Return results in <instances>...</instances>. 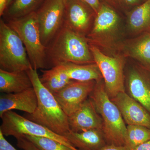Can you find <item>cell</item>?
<instances>
[{
    "mask_svg": "<svg viewBox=\"0 0 150 150\" xmlns=\"http://www.w3.org/2000/svg\"><path fill=\"white\" fill-rule=\"evenodd\" d=\"M70 130L82 132L92 130H102L103 121L92 101L87 98L76 110L68 116Z\"/></svg>",
    "mask_w": 150,
    "mask_h": 150,
    "instance_id": "14",
    "label": "cell"
},
{
    "mask_svg": "<svg viewBox=\"0 0 150 150\" xmlns=\"http://www.w3.org/2000/svg\"><path fill=\"white\" fill-rule=\"evenodd\" d=\"M95 63L98 67L104 79L105 88L110 99L125 92L124 60L122 57H111L102 53L98 47L89 43Z\"/></svg>",
    "mask_w": 150,
    "mask_h": 150,
    "instance_id": "7",
    "label": "cell"
},
{
    "mask_svg": "<svg viewBox=\"0 0 150 150\" xmlns=\"http://www.w3.org/2000/svg\"><path fill=\"white\" fill-rule=\"evenodd\" d=\"M13 0H8L7 7L11 3V2Z\"/></svg>",
    "mask_w": 150,
    "mask_h": 150,
    "instance_id": "32",
    "label": "cell"
},
{
    "mask_svg": "<svg viewBox=\"0 0 150 150\" xmlns=\"http://www.w3.org/2000/svg\"><path fill=\"white\" fill-rule=\"evenodd\" d=\"M128 54L150 70V33L136 38L127 46Z\"/></svg>",
    "mask_w": 150,
    "mask_h": 150,
    "instance_id": "20",
    "label": "cell"
},
{
    "mask_svg": "<svg viewBox=\"0 0 150 150\" xmlns=\"http://www.w3.org/2000/svg\"><path fill=\"white\" fill-rule=\"evenodd\" d=\"M120 23L115 11L108 6L101 4L91 30L86 37L89 43L95 46L109 44L118 32Z\"/></svg>",
    "mask_w": 150,
    "mask_h": 150,
    "instance_id": "9",
    "label": "cell"
},
{
    "mask_svg": "<svg viewBox=\"0 0 150 150\" xmlns=\"http://www.w3.org/2000/svg\"><path fill=\"white\" fill-rule=\"evenodd\" d=\"M40 77L43 85L53 94L64 88L73 80L68 76L61 65H57L49 70H41Z\"/></svg>",
    "mask_w": 150,
    "mask_h": 150,
    "instance_id": "19",
    "label": "cell"
},
{
    "mask_svg": "<svg viewBox=\"0 0 150 150\" xmlns=\"http://www.w3.org/2000/svg\"><path fill=\"white\" fill-rule=\"evenodd\" d=\"M0 131V150H18L6 140Z\"/></svg>",
    "mask_w": 150,
    "mask_h": 150,
    "instance_id": "26",
    "label": "cell"
},
{
    "mask_svg": "<svg viewBox=\"0 0 150 150\" xmlns=\"http://www.w3.org/2000/svg\"><path fill=\"white\" fill-rule=\"evenodd\" d=\"M1 118L0 131L6 137L13 136L16 138L22 135H28L44 137L60 142L73 149L79 150L64 136L56 134L45 126L30 121L12 110L5 112Z\"/></svg>",
    "mask_w": 150,
    "mask_h": 150,
    "instance_id": "6",
    "label": "cell"
},
{
    "mask_svg": "<svg viewBox=\"0 0 150 150\" xmlns=\"http://www.w3.org/2000/svg\"><path fill=\"white\" fill-rule=\"evenodd\" d=\"M16 139L17 142V146L20 149L23 150H40L23 135L17 137Z\"/></svg>",
    "mask_w": 150,
    "mask_h": 150,
    "instance_id": "25",
    "label": "cell"
},
{
    "mask_svg": "<svg viewBox=\"0 0 150 150\" xmlns=\"http://www.w3.org/2000/svg\"><path fill=\"white\" fill-rule=\"evenodd\" d=\"M63 136L79 150H99L107 144L102 131L100 129L78 132L70 131Z\"/></svg>",
    "mask_w": 150,
    "mask_h": 150,
    "instance_id": "16",
    "label": "cell"
},
{
    "mask_svg": "<svg viewBox=\"0 0 150 150\" xmlns=\"http://www.w3.org/2000/svg\"><path fill=\"white\" fill-rule=\"evenodd\" d=\"M0 68L10 72L33 68L20 38L2 19L0 20Z\"/></svg>",
    "mask_w": 150,
    "mask_h": 150,
    "instance_id": "5",
    "label": "cell"
},
{
    "mask_svg": "<svg viewBox=\"0 0 150 150\" xmlns=\"http://www.w3.org/2000/svg\"><path fill=\"white\" fill-rule=\"evenodd\" d=\"M60 65L72 80L79 81H95L97 82L103 79L99 68L95 63L86 64L66 63Z\"/></svg>",
    "mask_w": 150,
    "mask_h": 150,
    "instance_id": "18",
    "label": "cell"
},
{
    "mask_svg": "<svg viewBox=\"0 0 150 150\" xmlns=\"http://www.w3.org/2000/svg\"><path fill=\"white\" fill-rule=\"evenodd\" d=\"M129 28L132 32L139 33L150 27V0L131 11L128 16Z\"/></svg>",
    "mask_w": 150,
    "mask_h": 150,
    "instance_id": "21",
    "label": "cell"
},
{
    "mask_svg": "<svg viewBox=\"0 0 150 150\" xmlns=\"http://www.w3.org/2000/svg\"><path fill=\"white\" fill-rule=\"evenodd\" d=\"M48 67L73 63H95L86 37L64 25L46 48Z\"/></svg>",
    "mask_w": 150,
    "mask_h": 150,
    "instance_id": "1",
    "label": "cell"
},
{
    "mask_svg": "<svg viewBox=\"0 0 150 150\" xmlns=\"http://www.w3.org/2000/svg\"><path fill=\"white\" fill-rule=\"evenodd\" d=\"M7 23L22 41L33 68L36 70L48 68L46 48L41 42L35 12L20 18L8 20Z\"/></svg>",
    "mask_w": 150,
    "mask_h": 150,
    "instance_id": "4",
    "label": "cell"
},
{
    "mask_svg": "<svg viewBox=\"0 0 150 150\" xmlns=\"http://www.w3.org/2000/svg\"><path fill=\"white\" fill-rule=\"evenodd\" d=\"M120 1L127 6H134L138 4L140 0H120Z\"/></svg>",
    "mask_w": 150,
    "mask_h": 150,
    "instance_id": "31",
    "label": "cell"
},
{
    "mask_svg": "<svg viewBox=\"0 0 150 150\" xmlns=\"http://www.w3.org/2000/svg\"><path fill=\"white\" fill-rule=\"evenodd\" d=\"M127 85L129 95L150 114V70L143 66L131 68L127 75Z\"/></svg>",
    "mask_w": 150,
    "mask_h": 150,
    "instance_id": "12",
    "label": "cell"
},
{
    "mask_svg": "<svg viewBox=\"0 0 150 150\" xmlns=\"http://www.w3.org/2000/svg\"><path fill=\"white\" fill-rule=\"evenodd\" d=\"M26 72L37 95L38 105L34 112L26 113L25 118L62 136L71 131L68 115L54 95L41 83L37 70L32 68Z\"/></svg>",
    "mask_w": 150,
    "mask_h": 150,
    "instance_id": "2",
    "label": "cell"
},
{
    "mask_svg": "<svg viewBox=\"0 0 150 150\" xmlns=\"http://www.w3.org/2000/svg\"><path fill=\"white\" fill-rule=\"evenodd\" d=\"M131 150H150V140L139 145Z\"/></svg>",
    "mask_w": 150,
    "mask_h": 150,
    "instance_id": "29",
    "label": "cell"
},
{
    "mask_svg": "<svg viewBox=\"0 0 150 150\" xmlns=\"http://www.w3.org/2000/svg\"><path fill=\"white\" fill-rule=\"evenodd\" d=\"M111 100L117 105L127 125H140L150 129V114L126 91L118 94Z\"/></svg>",
    "mask_w": 150,
    "mask_h": 150,
    "instance_id": "13",
    "label": "cell"
},
{
    "mask_svg": "<svg viewBox=\"0 0 150 150\" xmlns=\"http://www.w3.org/2000/svg\"><path fill=\"white\" fill-rule=\"evenodd\" d=\"M23 136L40 150H74L52 139L28 135Z\"/></svg>",
    "mask_w": 150,
    "mask_h": 150,
    "instance_id": "24",
    "label": "cell"
},
{
    "mask_svg": "<svg viewBox=\"0 0 150 150\" xmlns=\"http://www.w3.org/2000/svg\"><path fill=\"white\" fill-rule=\"evenodd\" d=\"M37 105V95L33 87L16 93H3L0 96V117L13 110L32 114Z\"/></svg>",
    "mask_w": 150,
    "mask_h": 150,
    "instance_id": "15",
    "label": "cell"
},
{
    "mask_svg": "<svg viewBox=\"0 0 150 150\" xmlns=\"http://www.w3.org/2000/svg\"><path fill=\"white\" fill-rule=\"evenodd\" d=\"M96 13L81 0H65L64 25L86 37L91 30Z\"/></svg>",
    "mask_w": 150,
    "mask_h": 150,
    "instance_id": "10",
    "label": "cell"
},
{
    "mask_svg": "<svg viewBox=\"0 0 150 150\" xmlns=\"http://www.w3.org/2000/svg\"><path fill=\"white\" fill-rule=\"evenodd\" d=\"M150 140V128L140 125H127L125 146L130 150Z\"/></svg>",
    "mask_w": 150,
    "mask_h": 150,
    "instance_id": "23",
    "label": "cell"
},
{
    "mask_svg": "<svg viewBox=\"0 0 150 150\" xmlns=\"http://www.w3.org/2000/svg\"><path fill=\"white\" fill-rule=\"evenodd\" d=\"M81 1L90 6L96 14L99 10L100 7L101 5V4L99 0H81Z\"/></svg>",
    "mask_w": 150,
    "mask_h": 150,
    "instance_id": "27",
    "label": "cell"
},
{
    "mask_svg": "<svg viewBox=\"0 0 150 150\" xmlns=\"http://www.w3.org/2000/svg\"><path fill=\"white\" fill-rule=\"evenodd\" d=\"M88 98L102 118V131L107 144L125 146L127 126L117 105L105 91L104 82H96Z\"/></svg>",
    "mask_w": 150,
    "mask_h": 150,
    "instance_id": "3",
    "label": "cell"
},
{
    "mask_svg": "<svg viewBox=\"0 0 150 150\" xmlns=\"http://www.w3.org/2000/svg\"><path fill=\"white\" fill-rule=\"evenodd\" d=\"M96 82L95 81H79L73 80L60 91L53 94L68 116L88 98L94 88Z\"/></svg>",
    "mask_w": 150,
    "mask_h": 150,
    "instance_id": "11",
    "label": "cell"
},
{
    "mask_svg": "<svg viewBox=\"0 0 150 150\" xmlns=\"http://www.w3.org/2000/svg\"><path fill=\"white\" fill-rule=\"evenodd\" d=\"M8 0H0V16L4 15L7 7Z\"/></svg>",
    "mask_w": 150,
    "mask_h": 150,
    "instance_id": "30",
    "label": "cell"
},
{
    "mask_svg": "<svg viewBox=\"0 0 150 150\" xmlns=\"http://www.w3.org/2000/svg\"><path fill=\"white\" fill-rule=\"evenodd\" d=\"M65 0H44L35 12L41 42L48 47L64 25Z\"/></svg>",
    "mask_w": 150,
    "mask_h": 150,
    "instance_id": "8",
    "label": "cell"
},
{
    "mask_svg": "<svg viewBox=\"0 0 150 150\" xmlns=\"http://www.w3.org/2000/svg\"><path fill=\"white\" fill-rule=\"evenodd\" d=\"M33 87L27 72H10L0 69V91L4 93L20 92Z\"/></svg>",
    "mask_w": 150,
    "mask_h": 150,
    "instance_id": "17",
    "label": "cell"
},
{
    "mask_svg": "<svg viewBox=\"0 0 150 150\" xmlns=\"http://www.w3.org/2000/svg\"><path fill=\"white\" fill-rule=\"evenodd\" d=\"M44 0H14L7 7L4 15L7 20L18 18L35 12Z\"/></svg>",
    "mask_w": 150,
    "mask_h": 150,
    "instance_id": "22",
    "label": "cell"
},
{
    "mask_svg": "<svg viewBox=\"0 0 150 150\" xmlns=\"http://www.w3.org/2000/svg\"><path fill=\"white\" fill-rule=\"evenodd\" d=\"M99 150H131L126 146H118L106 144Z\"/></svg>",
    "mask_w": 150,
    "mask_h": 150,
    "instance_id": "28",
    "label": "cell"
}]
</instances>
